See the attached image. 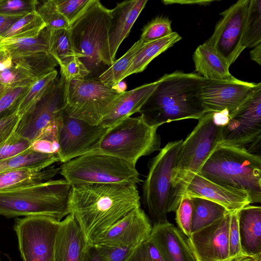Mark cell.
<instances>
[{
    "mask_svg": "<svg viewBox=\"0 0 261 261\" xmlns=\"http://www.w3.org/2000/svg\"><path fill=\"white\" fill-rule=\"evenodd\" d=\"M68 205L87 248L115 223L141 206L137 186L99 184L72 186Z\"/></svg>",
    "mask_w": 261,
    "mask_h": 261,
    "instance_id": "1",
    "label": "cell"
},
{
    "mask_svg": "<svg viewBox=\"0 0 261 261\" xmlns=\"http://www.w3.org/2000/svg\"><path fill=\"white\" fill-rule=\"evenodd\" d=\"M203 78L179 71L165 74L139 113L150 125L159 127L174 121L198 120L206 113L200 99Z\"/></svg>",
    "mask_w": 261,
    "mask_h": 261,
    "instance_id": "2",
    "label": "cell"
},
{
    "mask_svg": "<svg viewBox=\"0 0 261 261\" xmlns=\"http://www.w3.org/2000/svg\"><path fill=\"white\" fill-rule=\"evenodd\" d=\"M198 173L219 185L246 192L251 203L261 202V157L258 154L219 144Z\"/></svg>",
    "mask_w": 261,
    "mask_h": 261,
    "instance_id": "3",
    "label": "cell"
},
{
    "mask_svg": "<svg viewBox=\"0 0 261 261\" xmlns=\"http://www.w3.org/2000/svg\"><path fill=\"white\" fill-rule=\"evenodd\" d=\"M214 112H206L182 141L171 174L169 212H175L186 185L199 173L210 155L220 144L222 126L214 121Z\"/></svg>",
    "mask_w": 261,
    "mask_h": 261,
    "instance_id": "4",
    "label": "cell"
},
{
    "mask_svg": "<svg viewBox=\"0 0 261 261\" xmlns=\"http://www.w3.org/2000/svg\"><path fill=\"white\" fill-rule=\"evenodd\" d=\"M72 186L64 179L0 192V215L6 218L46 216L60 221L69 214Z\"/></svg>",
    "mask_w": 261,
    "mask_h": 261,
    "instance_id": "5",
    "label": "cell"
},
{
    "mask_svg": "<svg viewBox=\"0 0 261 261\" xmlns=\"http://www.w3.org/2000/svg\"><path fill=\"white\" fill-rule=\"evenodd\" d=\"M110 10L98 0H92L70 25L71 40L77 58L94 76L107 65V43Z\"/></svg>",
    "mask_w": 261,
    "mask_h": 261,
    "instance_id": "6",
    "label": "cell"
},
{
    "mask_svg": "<svg viewBox=\"0 0 261 261\" xmlns=\"http://www.w3.org/2000/svg\"><path fill=\"white\" fill-rule=\"evenodd\" d=\"M60 173L71 186L94 184L137 186L141 181L136 167L98 150L62 163Z\"/></svg>",
    "mask_w": 261,
    "mask_h": 261,
    "instance_id": "7",
    "label": "cell"
},
{
    "mask_svg": "<svg viewBox=\"0 0 261 261\" xmlns=\"http://www.w3.org/2000/svg\"><path fill=\"white\" fill-rule=\"evenodd\" d=\"M158 127L150 125L141 115L126 118L108 128L96 150L136 167L140 158L161 149Z\"/></svg>",
    "mask_w": 261,
    "mask_h": 261,
    "instance_id": "8",
    "label": "cell"
},
{
    "mask_svg": "<svg viewBox=\"0 0 261 261\" xmlns=\"http://www.w3.org/2000/svg\"><path fill=\"white\" fill-rule=\"evenodd\" d=\"M182 141L168 142L148 164V172L142 187V199L153 225L168 222L172 171Z\"/></svg>",
    "mask_w": 261,
    "mask_h": 261,
    "instance_id": "9",
    "label": "cell"
},
{
    "mask_svg": "<svg viewBox=\"0 0 261 261\" xmlns=\"http://www.w3.org/2000/svg\"><path fill=\"white\" fill-rule=\"evenodd\" d=\"M120 94L97 78L66 81L64 112L70 117L98 125Z\"/></svg>",
    "mask_w": 261,
    "mask_h": 261,
    "instance_id": "10",
    "label": "cell"
},
{
    "mask_svg": "<svg viewBox=\"0 0 261 261\" xmlns=\"http://www.w3.org/2000/svg\"><path fill=\"white\" fill-rule=\"evenodd\" d=\"M60 221L46 216L15 219L13 229L23 261H54L55 240Z\"/></svg>",
    "mask_w": 261,
    "mask_h": 261,
    "instance_id": "11",
    "label": "cell"
},
{
    "mask_svg": "<svg viewBox=\"0 0 261 261\" xmlns=\"http://www.w3.org/2000/svg\"><path fill=\"white\" fill-rule=\"evenodd\" d=\"M65 79L61 74L43 95L22 115L15 132L32 142L48 127L57 125L64 112Z\"/></svg>",
    "mask_w": 261,
    "mask_h": 261,
    "instance_id": "12",
    "label": "cell"
},
{
    "mask_svg": "<svg viewBox=\"0 0 261 261\" xmlns=\"http://www.w3.org/2000/svg\"><path fill=\"white\" fill-rule=\"evenodd\" d=\"M220 145L256 154L261 144V89L229 116L223 126Z\"/></svg>",
    "mask_w": 261,
    "mask_h": 261,
    "instance_id": "13",
    "label": "cell"
},
{
    "mask_svg": "<svg viewBox=\"0 0 261 261\" xmlns=\"http://www.w3.org/2000/svg\"><path fill=\"white\" fill-rule=\"evenodd\" d=\"M108 128L92 125L63 113L57 124L60 162L96 150Z\"/></svg>",
    "mask_w": 261,
    "mask_h": 261,
    "instance_id": "14",
    "label": "cell"
},
{
    "mask_svg": "<svg viewBox=\"0 0 261 261\" xmlns=\"http://www.w3.org/2000/svg\"><path fill=\"white\" fill-rule=\"evenodd\" d=\"M249 0H239L220 13L221 18L204 42L212 46L230 66L245 49L242 38Z\"/></svg>",
    "mask_w": 261,
    "mask_h": 261,
    "instance_id": "15",
    "label": "cell"
},
{
    "mask_svg": "<svg viewBox=\"0 0 261 261\" xmlns=\"http://www.w3.org/2000/svg\"><path fill=\"white\" fill-rule=\"evenodd\" d=\"M261 83L203 78L200 99L206 112L227 111L229 116L249 100L258 90Z\"/></svg>",
    "mask_w": 261,
    "mask_h": 261,
    "instance_id": "16",
    "label": "cell"
},
{
    "mask_svg": "<svg viewBox=\"0 0 261 261\" xmlns=\"http://www.w3.org/2000/svg\"><path fill=\"white\" fill-rule=\"evenodd\" d=\"M152 228L148 216L139 206L113 225L90 247L104 246L133 249L149 237Z\"/></svg>",
    "mask_w": 261,
    "mask_h": 261,
    "instance_id": "17",
    "label": "cell"
},
{
    "mask_svg": "<svg viewBox=\"0 0 261 261\" xmlns=\"http://www.w3.org/2000/svg\"><path fill=\"white\" fill-rule=\"evenodd\" d=\"M230 213L189 238L197 261H221L229 258L228 231Z\"/></svg>",
    "mask_w": 261,
    "mask_h": 261,
    "instance_id": "18",
    "label": "cell"
},
{
    "mask_svg": "<svg viewBox=\"0 0 261 261\" xmlns=\"http://www.w3.org/2000/svg\"><path fill=\"white\" fill-rule=\"evenodd\" d=\"M184 196L212 201L222 206L229 213L237 212L251 203L250 196L246 192L219 185L199 173L193 176L186 185L182 198Z\"/></svg>",
    "mask_w": 261,
    "mask_h": 261,
    "instance_id": "19",
    "label": "cell"
},
{
    "mask_svg": "<svg viewBox=\"0 0 261 261\" xmlns=\"http://www.w3.org/2000/svg\"><path fill=\"white\" fill-rule=\"evenodd\" d=\"M147 0L125 1L110 10L111 21L107 43V65L114 62L117 50L144 8Z\"/></svg>",
    "mask_w": 261,
    "mask_h": 261,
    "instance_id": "20",
    "label": "cell"
},
{
    "mask_svg": "<svg viewBox=\"0 0 261 261\" xmlns=\"http://www.w3.org/2000/svg\"><path fill=\"white\" fill-rule=\"evenodd\" d=\"M149 238L164 261H197L189 238L169 222L152 225Z\"/></svg>",
    "mask_w": 261,
    "mask_h": 261,
    "instance_id": "21",
    "label": "cell"
},
{
    "mask_svg": "<svg viewBox=\"0 0 261 261\" xmlns=\"http://www.w3.org/2000/svg\"><path fill=\"white\" fill-rule=\"evenodd\" d=\"M88 248L83 232L70 214L60 221L54 248V261H86Z\"/></svg>",
    "mask_w": 261,
    "mask_h": 261,
    "instance_id": "22",
    "label": "cell"
},
{
    "mask_svg": "<svg viewBox=\"0 0 261 261\" xmlns=\"http://www.w3.org/2000/svg\"><path fill=\"white\" fill-rule=\"evenodd\" d=\"M156 85L157 81L140 86L130 91L120 93L111 111L99 125L109 128L123 119L139 112Z\"/></svg>",
    "mask_w": 261,
    "mask_h": 261,
    "instance_id": "23",
    "label": "cell"
},
{
    "mask_svg": "<svg viewBox=\"0 0 261 261\" xmlns=\"http://www.w3.org/2000/svg\"><path fill=\"white\" fill-rule=\"evenodd\" d=\"M242 253L249 256L261 255V207L248 205L238 212Z\"/></svg>",
    "mask_w": 261,
    "mask_h": 261,
    "instance_id": "24",
    "label": "cell"
},
{
    "mask_svg": "<svg viewBox=\"0 0 261 261\" xmlns=\"http://www.w3.org/2000/svg\"><path fill=\"white\" fill-rule=\"evenodd\" d=\"M195 71L205 79L232 80L236 79L229 70L227 62L210 45H199L193 55Z\"/></svg>",
    "mask_w": 261,
    "mask_h": 261,
    "instance_id": "25",
    "label": "cell"
},
{
    "mask_svg": "<svg viewBox=\"0 0 261 261\" xmlns=\"http://www.w3.org/2000/svg\"><path fill=\"white\" fill-rule=\"evenodd\" d=\"M60 167L50 166L43 169H18L0 173V192L17 189L51 179Z\"/></svg>",
    "mask_w": 261,
    "mask_h": 261,
    "instance_id": "26",
    "label": "cell"
},
{
    "mask_svg": "<svg viewBox=\"0 0 261 261\" xmlns=\"http://www.w3.org/2000/svg\"><path fill=\"white\" fill-rule=\"evenodd\" d=\"M181 39L178 33L173 32L166 37L144 43L133 58L122 81L130 74L143 71L153 59Z\"/></svg>",
    "mask_w": 261,
    "mask_h": 261,
    "instance_id": "27",
    "label": "cell"
},
{
    "mask_svg": "<svg viewBox=\"0 0 261 261\" xmlns=\"http://www.w3.org/2000/svg\"><path fill=\"white\" fill-rule=\"evenodd\" d=\"M49 32L45 27L36 37L2 39L0 41V49L7 51L12 58L39 52L48 53Z\"/></svg>",
    "mask_w": 261,
    "mask_h": 261,
    "instance_id": "28",
    "label": "cell"
},
{
    "mask_svg": "<svg viewBox=\"0 0 261 261\" xmlns=\"http://www.w3.org/2000/svg\"><path fill=\"white\" fill-rule=\"evenodd\" d=\"M59 162L57 154L42 153L29 149L17 156L1 160L0 173L23 168L43 169Z\"/></svg>",
    "mask_w": 261,
    "mask_h": 261,
    "instance_id": "29",
    "label": "cell"
},
{
    "mask_svg": "<svg viewBox=\"0 0 261 261\" xmlns=\"http://www.w3.org/2000/svg\"><path fill=\"white\" fill-rule=\"evenodd\" d=\"M191 198L193 203L192 233L210 225L229 213L222 206L212 201L201 198Z\"/></svg>",
    "mask_w": 261,
    "mask_h": 261,
    "instance_id": "30",
    "label": "cell"
},
{
    "mask_svg": "<svg viewBox=\"0 0 261 261\" xmlns=\"http://www.w3.org/2000/svg\"><path fill=\"white\" fill-rule=\"evenodd\" d=\"M12 59L35 80L56 70L55 68L58 64L49 54L43 52Z\"/></svg>",
    "mask_w": 261,
    "mask_h": 261,
    "instance_id": "31",
    "label": "cell"
},
{
    "mask_svg": "<svg viewBox=\"0 0 261 261\" xmlns=\"http://www.w3.org/2000/svg\"><path fill=\"white\" fill-rule=\"evenodd\" d=\"M261 43V1L249 0L245 21L242 45L245 49Z\"/></svg>",
    "mask_w": 261,
    "mask_h": 261,
    "instance_id": "32",
    "label": "cell"
},
{
    "mask_svg": "<svg viewBox=\"0 0 261 261\" xmlns=\"http://www.w3.org/2000/svg\"><path fill=\"white\" fill-rule=\"evenodd\" d=\"M49 30L48 53L61 67L72 58L77 57L69 30Z\"/></svg>",
    "mask_w": 261,
    "mask_h": 261,
    "instance_id": "33",
    "label": "cell"
},
{
    "mask_svg": "<svg viewBox=\"0 0 261 261\" xmlns=\"http://www.w3.org/2000/svg\"><path fill=\"white\" fill-rule=\"evenodd\" d=\"M45 27V22L36 11L16 21L2 36L1 40L36 37L40 35Z\"/></svg>",
    "mask_w": 261,
    "mask_h": 261,
    "instance_id": "34",
    "label": "cell"
},
{
    "mask_svg": "<svg viewBox=\"0 0 261 261\" xmlns=\"http://www.w3.org/2000/svg\"><path fill=\"white\" fill-rule=\"evenodd\" d=\"M144 43L139 39L120 58L115 61L97 77L103 83L113 88L122 81V77L128 68L138 50Z\"/></svg>",
    "mask_w": 261,
    "mask_h": 261,
    "instance_id": "35",
    "label": "cell"
},
{
    "mask_svg": "<svg viewBox=\"0 0 261 261\" xmlns=\"http://www.w3.org/2000/svg\"><path fill=\"white\" fill-rule=\"evenodd\" d=\"M30 86L6 89L0 95V119L17 114L19 106Z\"/></svg>",
    "mask_w": 261,
    "mask_h": 261,
    "instance_id": "36",
    "label": "cell"
},
{
    "mask_svg": "<svg viewBox=\"0 0 261 261\" xmlns=\"http://www.w3.org/2000/svg\"><path fill=\"white\" fill-rule=\"evenodd\" d=\"M57 75L58 72L55 70L32 84L19 106L17 113L19 116L43 95L57 79Z\"/></svg>",
    "mask_w": 261,
    "mask_h": 261,
    "instance_id": "37",
    "label": "cell"
},
{
    "mask_svg": "<svg viewBox=\"0 0 261 261\" xmlns=\"http://www.w3.org/2000/svg\"><path fill=\"white\" fill-rule=\"evenodd\" d=\"M36 12L49 30L69 29L68 22L58 10L54 0L39 2Z\"/></svg>",
    "mask_w": 261,
    "mask_h": 261,
    "instance_id": "38",
    "label": "cell"
},
{
    "mask_svg": "<svg viewBox=\"0 0 261 261\" xmlns=\"http://www.w3.org/2000/svg\"><path fill=\"white\" fill-rule=\"evenodd\" d=\"M171 24L168 17H156L143 27L140 39L145 43L166 37L173 32Z\"/></svg>",
    "mask_w": 261,
    "mask_h": 261,
    "instance_id": "39",
    "label": "cell"
},
{
    "mask_svg": "<svg viewBox=\"0 0 261 261\" xmlns=\"http://www.w3.org/2000/svg\"><path fill=\"white\" fill-rule=\"evenodd\" d=\"M36 81L14 62L12 66L0 71V84L7 88L30 86Z\"/></svg>",
    "mask_w": 261,
    "mask_h": 261,
    "instance_id": "40",
    "label": "cell"
},
{
    "mask_svg": "<svg viewBox=\"0 0 261 261\" xmlns=\"http://www.w3.org/2000/svg\"><path fill=\"white\" fill-rule=\"evenodd\" d=\"M30 149L42 153L58 155L57 125H51L43 131L32 142Z\"/></svg>",
    "mask_w": 261,
    "mask_h": 261,
    "instance_id": "41",
    "label": "cell"
},
{
    "mask_svg": "<svg viewBox=\"0 0 261 261\" xmlns=\"http://www.w3.org/2000/svg\"><path fill=\"white\" fill-rule=\"evenodd\" d=\"M32 141L13 132L0 144V161L17 156L30 149Z\"/></svg>",
    "mask_w": 261,
    "mask_h": 261,
    "instance_id": "42",
    "label": "cell"
},
{
    "mask_svg": "<svg viewBox=\"0 0 261 261\" xmlns=\"http://www.w3.org/2000/svg\"><path fill=\"white\" fill-rule=\"evenodd\" d=\"M92 0H54L59 12L70 25L86 9Z\"/></svg>",
    "mask_w": 261,
    "mask_h": 261,
    "instance_id": "43",
    "label": "cell"
},
{
    "mask_svg": "<svg viewBox=\"0 0 261 261\" xmlns=\"http://www.w3.org/2000/svg\"><path fill=\"white\" fill-rule=\"evenodd\" d=\"M124 261H164L148 238L134 248Z\"/></svg>",
    "mask_w": 261,
    "mask_h": 261,
    "instance_id": "44",
    "label": "cell"
},
{
    "mask_svg": "<svg viewBox=\"0 0 261 261\" xmlns=\"http://www.w3.org/2000/svg\"><path fill=\"white\" fill-rule=\"evenodd\" d=\"M37 0H0V14L27 15L36 11Z\"/></svg>",
    "mask_w": 261,
    "mask_h": 261,
    "instance_id": "45",
    "label": "cell"
},
{
    "mask_svg": "<svg viewBox=\"0 0 261 261\" xmlns=\"http://www.w3.org/2000/svg\"><path fill=\"white\" fill-rule=\"evenodd\" d=\"M178 228L188 237L191 234L193 203L191 197L184 196L175 211Z\"/></svg>",
    "mask_w": 261,
    "mask_h": 261,
    "instance_id": "46",
    "label": "cell"
},
{
    "mask_svg": "<svg viewBox=\"0 0 261 261\" xmlns=\"http://www.w3.org/2000/svg\"><path fill=\"white\" fill-rule=\"evenodd\" d=\"M61 74L66 81L83 79L90 75V72L77 57H74L60 67Z\"/></svg>",
    "mask_w": 261,
    "mask_h": 261,
    "instance_id": "47",
    "label": "cell"
},
{
    "mask_svg": "<svg viewBox=\"0 0 261 261\" xmlns=\"http://www.w3.org/2000/svg\"><path fill=\"white\" fill-rule=\"evenodd\" d=\"M239 212V211H238ZM230 213L228 231L229 257H235L242 254L238 225V212Z\"/></svg>",
    "mask_w": 261,
    "mask_h": 261,
    "instance_id": "48",
    "label": "cell"
},
{
    "mask_svg": "<svg viewBox=\"0 0 261 261\" xmlns=\"http://www.w3.org/2000/svg\"><path fill=\"white\" fill-rule=\"evenodd\" d=\"M20 116L16 114L0 119V144L7 140L14 132Z\"/></svg>",
    "mask_w": 261,
    "mask_h": 261,
    "instance_id": "49",
    "label": "cell"
},
{
    "mask_svg": "<svg viewBox=\"0 0 261 261\" xmlns=\"http://www.w3.org/2000/svg\"><path fill=\"white\" fill-rule=\"evenodd\" d=\"M26 15L0 14V41L2 36L16 21Z\"/></svg>",
    "mask_w": 261,
    "mask_h": 261,
    "instance_id": "50",
    "label": "cell"
},
{
    "mask_svg": "<svg viewBox=\"0 0 261 261\" xmlns=\"http://www.w3.org/2000/svg\"><path fill=\"white\" fill-rule=\"evenodd\" d=\"M14 64L10 54L7 51L0 49V71L6 69Z\"/></svg>",
    "mask_w": 261,
    "mask_h": 261,
    "instance_id": "51",
    "label": "cell"
},
{
    "mask_svg": "<svg viewBox=\"0 0 261 261\" xmlns=\"http://www.w3.org/2000/svg\"><path fill=\"white\" fill-rule=\"evenodd\" d=\"M250 55L251 60L261 65V43L252 48Z\"/></svg>",
    "mask_w": 261,
    "mask_h": 261,
    "instance_id": "52",
    "label": "cell"
},
{
    "mask_svg": "<svg viewBox=\"0 0 261 261\" xmlns=\"http://www.w3.org/2000/svg\"><path fill=\"white\" fill-rule=\"evenodd\" d=\"M86 261H102L95 247L88 248V254Z\"/></svg>",
    "mask_w": 261,
    "mask_h": 261,
    "instance_id": "53",
    "label": "cell"
},
{
    "mask_svg": "<svg viewBox=\"0 0 261 261\" xmlns=\"http://www.w3.org/2000/svg\"><path fill=\"white\" fill-rule=\"evenodd\" d=\"M232 261H261V255L249 256L242 254Z\"/></svg>",
    "mask_w": 261,
    "mask_h": 261,
    "instance_id": "54",
    "label": "cell"
},
{
    "mask_svg": "<svg viewBox=\"0 0 261 261\" xmlns=\"http://www.w3.org/2000/svg\"><path fill=\"white\" fill-rule=\"evenodd\" d=\"M113 88H114L119 93H122L125 91V90L126 88V85L125 83L121 81Z\"/></svg>",
    "mask_w": 261,
    "mask_h": 261,
    "instance_id": "55",
    "label": "cell"
},
{
    "mask_svg": "<svg viewBox=\"0 0 261 261\" xmlns=\"http://www.w3.org/2000/svg\"><path fill=\"white\" fill-rule=\"evenodd\" d=\"M7 87L4 86L3 85L0 84V95L3 93V92L6 90Z\"/></svg>",
    "mask_w": 261,
    "mask_h": 261,
    "instance_id": "56",
    "label": "cell"
},
{
    "mask_svg": "<svg viewBox=\"0 0 261 261\" xmlns=\"http://www.w3.org/2000/svg\"><path fill=\"white\" fill-rule=\"evenodd\" d=\"M238 256H237V257H230V258H229L227 259H225V260H221V261H232L233 260L236 258H237V257Z\"/></svg>",
    "mask_w": 261,
    "mask_h": 261,
    "instance_id": "57",
    "label": "cell"
},
{
    "mask_svg": "<svg viewBox=\"0 0 261 261\" xmlns=\"http://www.w3.org/2000/svg\"><path fill=\"white\" fill-rule=\"evenodd\" d=\"M0 261H1V259H0Z\"/></svg>",
    "mask_w": 261,
    "mask_h": 261,
    "instance_id": "58",
    "label": "cell"
}]
</instances>
